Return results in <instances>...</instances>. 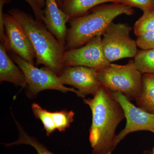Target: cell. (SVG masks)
Listing matches in <instances>:
<instances>
[{"label": "cell", "mask_w": 154, "mask_h": 154, "mask_svg": "<svg viewBox=\"0 0 154 154\" xmlns=\"http://www.w3.org/2000/svg\"><path fill=\"white\" fill-rule=\"evenodd\" d=\"M83 101L92 112L89 141L92 154H112L116 148V130L125 118L122 107L112 92L102 86L93 98Z\"/></svg>", "instance_id": "1"}, {"label": "cell", "mask_w": 154, "mask_h": 154, "mask_svg": "<svg viewBox=\"0 0 154 154\" xmlns=\"http://www.w3.org/2000/svg\"><path fill=\"white\" fill-rule=\"evenodd\" d=\"M25 28L36 54V65L42 64L52 70L59 76L64 69V45L60 43L42 22L18 8L8 11Z\"/></svg>", "instance_id": "2"}, {"label": "cell", "mask_w": 154, "mask_h": 154, "mask_svg": "<svg viewBox=\"0 0 154 154\" xmlns=\"http://www.w3.org/2000/svg\"><path fill=\"white\" fill-rule=\"evenodd\" d=\"M133 13L129 6L115 4L99 8L86 16L70 19L66 51L81 47L94 37L102 36L116 17Z\"/></svg>", "instance_id": "3"}, {"label": "cell", "mask_w": 154, "mask_h": 154, "mask_svg": "<svg viewBox=\"0 0 154 154\" xmlns=\"http://www.w3.org/2000/svg\"><path fill=\"white\" fill-rule=\"evenodd\" d=\"M102 86L112 92H119L130 101L140 96L142 87V74L136 67L133 60L126 65L111 64L98 70Z\"/></svg>", "instance_id": "4"}, {"label": "cell", "mask_w": 154, "mask_h": 154, "mask_svg": "<svg viewBox=\"0 0 154 154\" xmlns=\"http://www.w3.org/2000/svg\"><path fill=\"white\" fill-rule=\"evenodd\" d=\"M11 57L25 75V94L29 99L36 98L38 93L45 90H55L63 93L72 92L83 99L82 95L78 90L64 86L59 76L51 69L45 66L38 69L15 54H13Z\"/></svg>", "instance_id": "5"}, {"label": "cell", "mask_w": 154, "mask_h": 154, "mask_svg": "<svg viewBox=\"0 0 154 154\" xmlns=\"http://www.w3.org/2000/svg\"><path fill=\"white\" fill-rule=\"evenodd\" d=\"M131 30L126 24L113 22L103 33L102 48L110 63L125 58L134 57L136 55L137 45L136 41L131 37Z\"/></svg>", "instance_id": "6"}, {"label": "cell", "mask_w": 154, "mask_h": 154, "mask_svg": "<svg viewBox=\"0 0 154 154\" xmlns=\"http://www.w3.org/2000/svg\"><path fill=\"white\" fill-rule=\"evenodd\" d=\"M110 63L103 51L102 36L94 37L84 46L66 51L64 54L65 67L83 66L99 70Z\"/></svg>", "instance_id": "7"}, {"label": "cell", "mask_w": 154, "mask_h": 154, "mask_svg": "<svg viewBox=\"0 0 154 154\" xmlns=\"http://www.w3.org/2000/svg\"><path fill=\"white\" fill-rule=\"evenodd\" d=\"M112 93L114 98L122 107L126 119L125 127L116 137L115 148L131 133L140 131H154V114L135 106L120 92Z\"/></svg>", "instance_id": "8"}, {"label": "cell", "mask_w": 154, "mask_h": 154, "mask_svg": "<svg viewBox=\"0 0 154 154\" xmlns=\"http://www.w3.org/2000/svg\"><path fill=\"white\" fill-rule=\"evenodd\" d=\"M7 52H12L34 65L36 54L30 38L25 28L13 16L3 14Z\"/></svg>", "instance_id": "9"}, {"label": "cell", "mask_w": 154, "mask_h": 154, "mask_svg": "<svg viewBox=\"0 0 154 154\" xmlns=\"http://www.w3.org/2000/svg\"><path fill=\"white\" fill-rule=\"evenodd\" d=\"M59 77L63 85L76 88L83 99L88 95L94 96L102 86L98 70L88 67L65 66Z\"/></svg>", "instance_id": "10"}, {"label": "cell", "mask_w": 154, "mask_h": 154, "mask_svg": "<svg viewBox=\"0 0 154 154\" xmlns=\"http://www.w3.org/2000/svg\"><path fill=\"white\" fill-rule=\"evenodd\" d=\"M43 22L47 29L63 45L66 43V23L70 18L57 5L56 0H45Z\"/></svg>", "instance_id": "11"}, {"label": "cell", "mask_w": 154, "mask_h": 154, "mask_svg": "<svg viewBox=\"0 0 154 154\" xmlns=\"http://www.w3.org/2000/svg\"><path fill=\"white\" fill-rule=\"evenodd\" d=\"M9 57L5 45L0 43V82L12 83L25 88L26 80L24 73Z\"/></svg>", "instance_id": "12"}, {"label": "cell", "mask_w": 154, "mask_h": 154, "mask_svg": "<svg viewBox=\"0 0 154 154\" xmlns=\"http://www.w3.org/2000/svg\"><path fill=\"white\" fill-rule=\"evenodd\" d=\"M107 2L119 3V0H62L60 8L72 19L82 17L92 8Z\"/></svg>", "instance_id": "13"}, {"label": "cell", "mask_w": 154, "mask_h": 154, "mask_svg": "<svg viewBox=\"0 0 154 154\" xmlns=\"http://www.w3.org/2000/svg\"><path fill=\"white\" fill-rule=\"evenodd\" d=\"M136 101L138 107L154 114V74L142 75L141 93Z\"/></svg>", "instance_id": "14"}, {"label": "cell", "mask_w": 154, "mask_h": 154, "mask_svg": "<svg viewBox=\"0 0 154 154\" xmlns=\"http://www.w3.org/2000/svg\"><path fill=\"white\" fill-rule=\"evenodd\" d=\"M12 115L18 128L19 137L17 140L13 142L2 143L6 147H10L13 146L20 145H28L33 147V148L36 150L37 154H56L49 150L48 149L44 144L39 142L36 138L31 136L28 134L27 132L25 131L22 125L17 121L13 113H12Z\"/></svg>", "instance_id": "15"}, {"label": "cell", "mask_w": 154, "mask_h": 154, "mask_svg": "<svg viewBox=\"0 0 154 154\" xmlns=\"http://www.w3.org/2000/svg\"><path fill=\"white\" fill-rule=\"evenodd\" d=\"M134 61L136 67L142 74H154V49L138 51Z\"/></svg>", "instance_id": "16"}, {"label": "cell", "mask_w": 154, "mask_h": 154, "mask_svg": "<svg viewBox=\"0 0 154 154\" xmlns=\"http://www.w3.org/2000/svg\"><path fill=\"white\" fill-rule=\"evenodd\" d=\"M31 109L36 118L39 119L42 122L46 132V134L49 136L56 129L51 112L43 109L37 103H33Z\"/></svg>", "instance_id": "17"}, {"label": "cell", "mask_w": 154, "mask_h": 154, "mask_svg": "<svg viewBox=\"0 0 154 154\" xmlns=\"http://www.w3.org/2000/svg\"><path fill=\"white\" fill-rule=\"evenodd\" d=\"M134 30L137 36L154 31V9L143 11L142 17L135 23Z\"/></svg>", "instance_id": "18"}, {"label": "cell", "mask_w": 154, "mask_h": 154, "mask_svg": "<svg viewBox=\"0 0 154 154\" xmlns=\"http://www.w3.org/2000/svg\"><path fill=\"white\" fill-rule=\"evenodd\" d=\"M56 129L60 132L65 131L74 121L75 113L72 110H62L51 112Z\"/></svg>", "instance_id": "19"}, {"label": "cell", "mask_w": 154, "mask_h": 154, "mask_svg": "<svg viewBox=\"0 0 154 154\" xmlns=\"http://www.w3.org/2000/svg\"><path fill=\"white\" fill-rule=\"evenodd\" d=\"M137 47L142 50L154 49V31L146 32L137 36Z\"/></svg>", "instance_id": "20"}, {"label": "cell", "mask_w": 154, "mask_h": 154, "mask_svg": "<svg viewBox=\"0 0 154 154\" xmlns=\"http://www.w3.org/2000/svg\"><path fill=\"white\" fill-rule=\"evenodd\" d=\"M119 3L139 8L143 11L154 9V0H119Z\"/></svg>", "instance_id": "21"}, {"label": "cell", "mask_w": 154, "mask_h": 154, "mask_svg": "<svg viewBox=\"0 0 154 154\" xmlns=\"http://www.w3.org/2000/svg\"><path fill=\"white\" fill-rule=\"evenodd\" d=\"M11 0H0V41L5 47L7 45V38H6L5 30L3 23V9L5 5L10 3Z\"/></svg>", "instance_id": "22"}, {"label": "cell", "mask_w": 154, "mask_h": 154, "mask_svg": "<svg viewBox=\"0 0 154 154\" xmlns=\"http://www.w3.org/2000/svg\"><path fill=\"white\" fill-rule=\"evenodd\" d=\"M30 5L35 15V19L38 22H43L44 16L43 11L38 6L35 0H25Z\"/></svg>", "instance_id": "23"}, {"label": "cell", "mask_w": 154, "mask_h": 154, "mask_svg": "<svg viewBox=\"0 0 154 154\" xmlns=\"http://www.w3.org/2000/svg\"><path fill=\"white\" fill-rule=\"evenodd\" d=\"M35 1L41 8L42 9V8L45 7V0H35Z\"/></svg>", "instance_id": "24"}, {"label": "cell", "mask_w": 154, "mask_h": 154, "mask_svg": "<svg viewBox=\"0 0 154 154\" xmlns=\"http://www.w3.org/2000/svg\"><path fill=\"white\" fill-rule=\"evenodd\" d=\"M57 2V5H58V6H59L60 7L61 5L62 2V0H56Z\"/></svg>", "instance_id": "25"}, {"label": "cell", "mask_w": 154, "mask_h": 154, "mask_svg": "<svg viewBox=\"0 0 154 154\" xmlns=\"http://www.w3.org/2000/svg\"><path fill=\"white\" fill-rule=\"evenodd\" d=\"M143 154H152V152L147 150H145Z\"/></svg>", "instance_id": "26"}, {"label": "cell", "mask_w": 154, "mask_h": 154, "mask_svg": "<svg viewBox=\"0 0 154 154\" xmlns=\"http://www.w3.org/2000/svg\"><path fill=\"white\" fill-rule=\"evenodd\" d=\"M152 132L154 134V131H152ZM152 154H154V147L153 149V151L152 152Z\"/></svg>", "instance_id": "27"}]
</instances>
